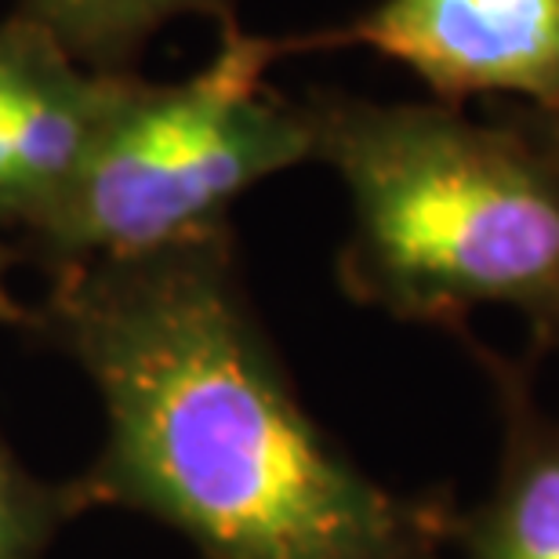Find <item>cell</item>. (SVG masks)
<instances>
[{
  "label": "cell",
  "mask_w": 559,
  "mask_h": 559,
  "mask_svg": "<svg viewBox=\"0 0 559 559\" xmlns=\"http://www.w3.org/2000/svg\"><path fill=\"white\" fill-rule=\"evenodd\" d=\"M15 15L40 26L95 73H139L142 51L167 22L237 19V0H19Z\"/></svg>",
  "instance_id": "cell-6"
},
{
  "label": "cell",
  "mask_w": 559,
  "mask_h": 559,
  "mask_svg": "<svg viewBox=\"0 0 559 559\" xmlns=\"http://www.w3.org/2000/svg\"><path fill=\"white\" fill-rule=\"evenodd\" d=\"M76 512L70 484H48L19 462L0 436V559H48L62 523Z\"/></svg>",
  "instance_id": "cell-8"
},
{
  "label": "cell",
  "mask_w": 559,
  "mask_h": 559,
  "mask_svg": "<svg viewBox=\"0 0 559 559\" xmlns=\"http://www.w3.org/2000/svg\"><path fill=\"white\" fill-rule=\"evenodd\" d=\"M15 259H19V251L0 240V328H26L29 331L33 309H22L15 301V295H11V284H8Z\"/></svg>",
  "instance_id": "cell-10"
},
{
  "label": "cell",
  "mask_w": 559,
  "mask_h": 559,
  "mask_svg": "<svg viewBox=\"0 0 559 559\" xmlns=\"http://www.w3.org/2000/svg\"><path fill=\"white\" fill-rule=\"evenodd\" d=\"M473 559H559V447L516 468Z\"/></svg>",
  "instance_id": "cell-7"
},
{
  "label": "cell",
  "mask_w": 559,
  "mask_h": 559,
  "mask_svg": "<svg viewBox=\"0 0 559 559\" xmlns=\"http://www.w3.org/2000/svg\"><path fill=\"white\" fill-rule=\"evenodd\" d=\"M135 73H95L15 11L0 22V233L55 207Z\"/></svg>",
  "instance_id": "cell-5"
},
{
  "label": "cell",
  "mask_w": 559,
  "mask_h": 559,
  "mask_svg": "<svg viewBox=\"0 0 559 559\" xmlns=\"http://www.w3.org/2000/svg\"><path fill=\"white\" fill-rule=\"evenodd\" d=\"M29 331L103 404V447L70 479L76 512H142L200 559H432L436 523L374 484L298 400L233 226L51 273Z\"/></svg>",
  "instance_id": "cell-1"
},
{
  "label": "cell",
  "mask_w": 559,
  "mask_h": 559,
  "mask_svg": "<svg viewBox=\"0 0 559 559\" xmlns=\"http://www.w3.org/2000/svg\"><path fill=\"white\" fill-rule=\"evenodd\" d=\"M287 44L290 55L367 48L451 109L473 98L559 109V0H378L345 26Z\"/></svg>",
  "instance_id": "cell-4"
},
{
  "label": "cell",
  "mask_w": 559,
  "mask_h": 559,
  "mask_svg": "<svg viewBox=\"0 0 559 559\" xmlns=\"http://www.w3.org/2000/svg\"><path fill=\"white\" fill-rule=\"evenodd\" d=\"M498 109L509 120H516V124L559 164V109H527V106H512V103H501Z\"/></svg>",
  "instance_id": "cell-9"
},
{
  "label": "cell",
  "mask_w": 559,
  "mask_h": 559,
  "mask_svg": "<svg viewBox=\"0 0 559 559\" xmlns=\"http://www.w3.org/2000/svg\"><path fill=\"white\" fill-rule=\"evenodd\" d=\"M312 160L349 200L345 295L404 323L451 328L516 309L559 349V164L498 106L374 103L312 87Z\"/></svg>",
  "instance_id": "cell-2"
},
{
  "label": "cell",
  "mask_w": 559,
  "mask_h": 559,
  "mask_svg": "<svg viewBox=\"0 0 559 559\" xmlns=\"http://www.w3.org/2000/svg\"><path fill=\"white\" fill-rule=\"evenodd\" d=\"M287 55V37H254L233 19L186 81L131 76L55 207L19 237L22 254L59 273L160 251L229 226L248 189L312 164L301 103L270 84Z\"/></svg>",
  "instance_id": "cell-3"
}]
</instances>
